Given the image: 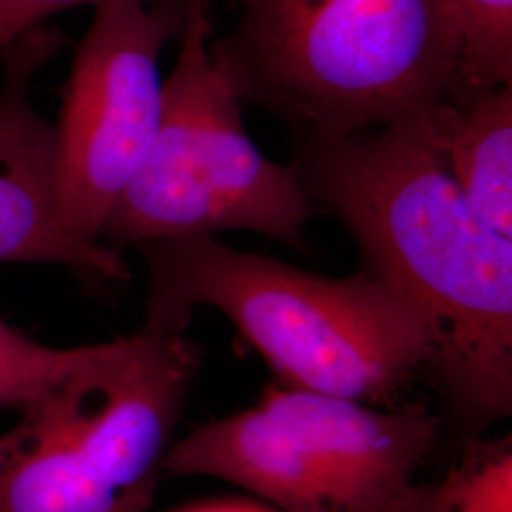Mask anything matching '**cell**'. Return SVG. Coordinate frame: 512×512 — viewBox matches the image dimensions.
<instances>
[{"label": "cell", "instance_id": "52a82bcc", "mask_svg": "<svg viewBox=\"0 0 512 512\" xmlns=\"http://www.w3.org/2000/svg\"><path fill=\"white\" fill-rule=\"evenodd\" d=\"M63 93L55 129L63 215L82 238L103 226L137 175L164 107L158 59L181 37L186 0H99Z\"/></svg>", "mask_w": 512, "mask_h": 512}, {"label": "cell", "instance_id": "3957f363", "mask_svg": "<svg viewBox=\"0 0 512 512\" xmlns=\"http://www.w3.org/2000/svg\"><path fill=\"white\" fill-rule=\"evenodd\" d=\"M209 54L241 103L298 139L344 137L435 109L456 92V0H241Z\"/></svg>", "mask_w": 512, "mask_h": 512}, {"label": "cell", "instance_id": "277c9868", "mask_svg": "<svg viewBox=\"0 0 512 512\" xmlns=\"http://www.w3.org/2000/svg\"><path fill=\"white\" fill-rule=\"evenodd\" d=\"M198 365L183 334L97 344L0 435V512H147Z\"/></svg>", "mask_w": 512, "mask_h": 512}, {"label": "cell", "instance_id": "8992f818", "mask_svg": "<svg viewBox=\"0 0 512 512\" xmlns=\"http://www.w3.org/2000/svg\"><path fill=\"white\" fill-rule=\"evenodd\" d=\"M439 427L418 408L378 410L283 385L171 444L164 469L228 480L283 512H393Z\"/></svg>", "mask_w": 512, "mask_h": 512}, {"label": "cell", "instance_id": "7c38bea8", "mask_svg": "<svg viewBox=\"0 0 512 512\" xmlns=\"http://www.w3.org/2000/svg\"><path fill=\"white\" fill-rule=\"evenodd\" d=\"M463 31L458 88L452 93L512 84V0H456Z\"/></svg>", "mask_w": 512, "mask_h": 512}, {"label": "cell", "instance_id": "8fae6325", "mask_svg": "<svg viewBox=\"0 0 512 512\" xmlns=\"http://www.w3.org/2000/svg\"><path fill=\"white\" fill-rule=\"evenodd\" d=\"M97 344L52 348L0 319V410L37 403L92 359Z\"/></svg>", "mask_w": 512, "mask_h": 512}, {"label": "cell", "instance_id": "6da1fadb", "mask_svg": "<svg viewBox=\"0 0 512 512\" xmlns=\"http://www.w3.org/2000/svg\"><path fill=\"white\" fill-rule=\"evenodd\" d=\"M427 112L300 139L289 167L311 203L348 228L365 270L423 321L429 372L448 397L469 420L492 423L512 408V239L465 200Z\"/></svg>", "mask_w": 512, "mask_h": 512}, {"label": "cell", "instance_id": "4fadbf2b", "mask_svg": "<svg viewBox=\"0 0 512 512\" xmlns=\"http://www.w3.org/2000/svg\"><path fill=\"white\" fill-rule=\"evenodd\" d=\"M99 0H0V52L63 10Z\"/></svg>", "mask_w": 512, "mask_h": 512}, {"label": "cell", "instance_id": "9a60e30c", "mask_svg": "<svg viewBox=\"0 0 512 512\" xmlns=\"http://www.w3.org/2000/svg\"><path fill=\"white\" fill-rule=\"evenodd\" d=\"M401 503H403V501H401ZM393 512H404L403 509H401V505H399V507H397V509H395V511Z\"/></svg>", "mask_w": 512, "mask_h": 512}, {"label": "cell", "instance_id": "5b68a950", "mask_svg": "<svg viewBox=\"0 0 512 512\" xmlns=\"http://www.w3.org/2000/svg\"><path fill=\"white\" fill-rule=\"evenodd\" d=\"M209 37V0H186L156 137L101 232L114 251L222 230L300 245L302 226L317 213L293 169L247 137L241 101L213 63Z\"/></svg>", "mask_w": 512, "mask_h": 512}, {"label": "cell", "instance_id": "5bb4252c", "mask_svg": "<svg viewBox=\"0 0 512 512\" xmlns=\"http://www.w3.org/2000/svg\"><path fill=\"white\" fill-rule=\"evenodd\" d=\"M179 512H268L253 507V505H241V503H211V505H200L192 509H184Z\"/></svg>", "mask_w": 512, "mask_h": 512}, {"label": "cell", "instance_id": "7a4b0ae2", "mask_svg": "<svg viewBox=\"0 0 512 512\" xmlns=\"http://www.w3.org/2000/svg\"><path fill=\"white\" fill-rule=\"evenodd\" d=\"M139 249L150 275L143 330L183 334L194 311L215 308L283 384L368 404L393 399L429 370L423 321L368 270L342 279L311 274L213 236Z\"/></svg>", "mask_w": 512, "mask_h": 512}, {"label": "cell", "instance_id": "ba28073f", "mask_svg": "<svg viewBox=\"0 0 512 512\" xmlns=\"http://www.w3.org/2000/svg\"><path fill=\"white\" fill-rule=\"evenodd\" d=\"M57 46V37L37 27L0 52V262L57 264L128 281L118 251L78 236L63 215L55 129L31 99L33 76Z\"/></svg>", "mask_w": 512, "mask_h": 512}, {"label": "cell", "instance_id": "30bf717a", "mask_svg": "<svg viewBox=\"0 0 512 512\" xmlns=\"http://www.w3.org/2000/svg\"><path fill=\"white\" fill-rule=\"evenodd\" d=\"M404 512H512L511 442L473 446L439 484L414 486Z\"/></svg>", "mask_w": 512, "mask_h": 512}, {"label": "cell", "instance_id": "9c48e42d", "mask_svg": "<svg viewBox=\"0 0 512 512\" xmlns=\"http://www.w3.org/2000/svg\"><path fill=\"white\" fill-rule=\"evenodd\" d=\"M427 122L465 200L512 239V84L448 97Z\"/></svg>", "mask_w": 512, "mask_h": 512}]
</instances>
